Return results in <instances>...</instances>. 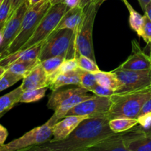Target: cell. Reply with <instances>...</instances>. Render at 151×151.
Segmentation results:
<instances>
[{"label":"cell","instance_id":"cell-11","mask_svg":"<svg viewBox=\"0 0 151 151\" xmlns=\"http://www.w3.org/2000/svg\"><path fill=\"white\" fill-rule=\"evenodd\" d=\"M110 97L94 95L91 98L78 103L72 107L66 116L78 115L88 117H106L111 106Z\"/></svg>","mask_w":151,"mask_h":151},{"label":"cell","instance_id":"cell-25","mask_svg":"<svg viewBox=\"0 0 151 151\" xmlns=\"http://www.w3.org/2000/svg\"><path fill=\"white\" fill-rule=\"evenodd\" d=\"M122 1L125 3V6L129 11V24L131 28L138 34L141 29L142 24L143 16H142L141 14H139L138 12L134 10V7L128 2V0H122Z\"/></svg>","mask_w":151,"mask_h":151},{"label":"cell","instance_id":"cell-10","mask_svg":"<svg viewBox=\"0 0 151 151\" xmlns=\"http://www.w3.org/2000/svg\"><path fill=\"white\" fill-rule=\"evenodd\" d=\"M29 7V0H24L7 20L0 38V60L7 55L9 47L17 36L23 18Z\"/></svg>","mask_w":151,"mask_h":151},{"label":"cell","instance_id":"cell-20","mask_svg":"<svg viewBox=\"0 0 151 151\" xmlns=\"http://www.w3.org/2000/svg\"><path fill=\"white\" fill-rule=\"evenodd\" d=\"M22 92L23 89L20 86L0 97V118L2 117L12 108L19 103V99Z\"/></svg>","mask_w":151,"mask_h":151},{"label":"cell","instance_id":"cell-46","mask_svg":"<svg viewBox=\"0 0 151 151\" xmlns=\"http://www.w3.org/2000/svg\"><path fill=\"white\" fill-rule=\"evenodd\" d=\"M150 44H151V43H150ZM150 59H151V50H150Z\"/></svg>","mask_w":151,"mask_h":151},{"label":"cell","instance_id":"cell-21","mask_svg":"<svg viewBox=\"0 0 151 151\" xmlns=\"http://www.w3.org/2000/svg\"><path fill=\"white\" fill-rule=\"evenodd\" d=\"M94 74L95 75L97 83L103 86L111 88L115 91H117L121 87L120 81H119L114 72H103V71L100 70L99 72H95Z\"/></svg>","mask_w":151,"mask_h":151},{"label":"cell","instance_id":"cell-34","mask_svg":"<svg viewBox=\"0 0 151 151\" xmlns=\"http://www.w3.org/2000/svg\"><path fill=\"white\" fill-rule=\"evenodd\" d=\"M148 113H151V97L145 102V104L143 105L141 111H140L138 117L143 116V115Z\"/></svg>","mask_w":151,"mask_h":151},{"label":"cell","instance_id":"cell-18","mask_svg":"<svg viewBox=\"0 0 151 151\" xmlns=\"http://www.w3.org/2000/svg\"><path fill=\"white\" fill-rule=\"evenodd\" d=\"M83 18V9L80 7L78 5L72 8L68 9L63 14L55 29L68 28V29L76 30L81 24Z\"/></svg>","mask_w":151,"mask_h":151},{"label":"cell","instance_id":"cell-37","mask_svg":"<svg viewBox=\"0 0 151 151\" xmlns=\"http://www.w3.org/2000/svg\"><path fill=\"white\" fill-rule=\"evenodd\" d=\"M24 0H10V5H11V13L13 12L24 2Z\"/></svg>","mask_w":151,"mask_h":151},{"label":"cell","instance_id":"cell-40","mask_svg":"<svg viewBox=\"0 0 151 151\" xmlns=\"http://www.w3.org/2000/svg\"><path fill=\"white\" fill-rule=\"evenodd\" d=\"M50 3H51L52 5H54V4H58V3L63 2V1H64V0H50Z\"/></svg>","mask_w":151,"mask_h":151},{"label":"cell","instance_id":"cell-41","mask_svg":"<svg viewBox=\"0 0 151 151\" xmlns=\"http://www.w3.org/2000/svg\"><path fill=\"white\" fill-rule=\"evenodd\" d=\"M6 23H7V22H6ZM6 23L0 24V38H1V34H2V32H3V30H4V27H5Z\"/></svg>","mask_w":151,"mask_h":151},{"label":"cell","instance_id":"cell-27","mask_svg":"<svg viewBox=\"0 0 151 151\" xmlns=\"http://www.w3.org/2000/svg\"><path fill=\"white\" fill-rule=\"evenodd\" d=\"M97 80L94 73L81 69V81H80V87L86 88L91 92V90L97 85Z\"/></svg>","mask_w":151,"mask_h":151},{"label":"cell","instance_id":"cell-19","mask_svg":"<svg viewBox=\"0 0 151 151\" xmlns=\"http://www.w3.org/2000/svg\"><path fill=\"white\" fill-rule=\"evenodd\" d=\"M81 72V69L78 68L75 70L58 74L50 81L49 88L52 91H55L60 87L67 85H77L79 86Z\"/></svg>","mask_w":151,"mask_h":151},{"label":"cell","instance_id":"cell-16","mask_svg":"<svg viewBox=\"0 0 151 151\" xmlns=\"http://www.w3.org/2000/svg\"><path fill=\"white\" fill-rule=\"evenodd\" d=\"M44 41L37 44L36 45L32 46L27 49L22 50H19L18 52L6 56L0 60V65L7 69V66L15 62L25 61V60H32L38 58L40 52Z\"/></svg>","mask_w":151,"mask_h":151},{"label":"cell","instance_id":"cell-33","mask_svg":"<svg viewBox=\"0 0 151 151\" xmlns=\"http://www.w3.org/2000/svg\"><path fill=\"white\" fill-rule=\"evenodd\" d=\"M93 94L97 96H100V97H111L115 94L114 90L109 88L108 87L103 86L97 84L94 88L91 91Z\"/></svg>","mask_w":151,"mask_h":151},{"label":"cell","instance_id":"cell-15","mask_svg":"<svg viewBox=\"0 0 151 151\" xmlns=\"http://www.w3.org/2000/svg\"><path fill=\"white\" fill-rule=\"evenodd\" d=\"M23 91L33 88H39L50 86V79L44 71L41 63L35 66L22 79L21 85Z\"/></svg>","mask_w":151,"mask_h":151},{"label":"cell","instance_id":"cell-26","mask_svg":"<svg viewBox=\"0 0 151 151\" xmlns=\"http://www.w3.org/2000/svg\"><path fill=\"white\" fill-rule=\"evenodd\" d=\"M64 60V58L57 56V57H52L43 60L41 62V64L44 68L47 75H48V77H50L58 70L59 66L61 65Z\"/></svg>","mask_w":151,"mask_h":151},{"label":"cell","instance_id":"cell-35","mask_svg":"<svg viewBox=\"0 0 151 151\" xmlns=\"http://www.w3.org/2000/svg\"><path fill=\"white\" fill-rule=\"evenodd\" d=\"M106 0H79L78 6L81 8L84 9L86 7L91 4L94 3H99V4H103Z\"/></svg>","mask_w":151,"mask_h":151},{"label":"cell","instance_id":"cell-23","mask_svg":"<svg viewBox=\"0 0 151 151\" xmlns=\"http://www.w3.org/2000/svg\"><path fill=\"white\" fill-rule=\"evenodd\" d=\"M138 124V119L135 118L118 117L109 120L110 128L116 134L126 132Z\"/></svg>","mask_w":151,"mask_h":151},{"label":"cell","instance_id":"cell-8","mask_svg":"<svg viewBox=\"0 0 151 151\" xmlns=\"http://www.w3.org/2000/svg\"><path fill=\"white\" fill-rule=\"evenodd\" d=\"M52 137V127L46 122L41 126L35 127L22 137L0 145V151L27 150L29 147L50 141Z\"/></svg>","mask_w":151,"mask_h":151},{"label":"cell","instance_id":"cell-43","mask_svg":"<svg viewBox=\"0 0 151 151\" xmlns=\"http://www.w3.org/2000/svg\"><path fill=\"white\" fill-rule=\"evenodd\" d=\"M5 72H6L5 68L3 67L2 66H1V65H0V77H1V75H2Z\"/></svg>","mask_w":151,"mask_h":151},{"label":"cell","instance_id":"cell-36","mask_svg":"<svg viewBox=\"0 0 151 151\" xmlns=\"http://www.w3.org/2000/svg\"><path fill=\"white\" fill-rule=\"evenodd\" d=\"M7 137H8L7 130L4 126L0 125V145L4 144Z\"/></svg>","mask_w":151,"mask_h":151},{"label":"cell","instance_id":"cell-31","mask_svg":"<svg viewBox=\"0 0 151 151\" xmlns=\"http://www.w3.org/2000/svg\"><path fill=\"white\" fill-rule=\"evenodd\" d=\"M137 35L142 38L147 44L151 43V21L146 14L143 16L142 24Z\"/></svg>","mask_w":151,"mask_h":151},{"label":"cell","instance_id":"cell-3","mask_svg":"<svg viewBox=\"0 0 151 151\" xmlns=\"http://www.w3.org/2000/svg\"><path fill=\"white\" fill-rule=\"evenodd\" d=\"M150 97L149 89L115 93L110 97L112 103L107 118L109 120L118 117L137 119L143 105Z\"/></svg>","mask_w":151,"mask_h":151},{"label":"cell","instance_id":"cell-22","mask_svg":"<svg viewBox=\"0 0 151 151\" xmlns=\"http://www.w3.org/2000/svg\"><path fill=\"white\" fill-rule=\"evenodd\" d=\"M40 63L41 61L38 58L32 60L15 62L7 66L6 69L11 73L24 78L35 66H37Z\"/></svg>","mask_w":151,"mask_h":151},{"label":"cell","instance_id":"cell-1","mask_svg":"<svg viewBox=\"0 0 151 151\" xmlns=\"http://www.w3.org/2000/svg\"><path fill=\"white\" fill-rule=\"evenodd\" d=\"M116 134L106 117H88L83 120L70 135L61 141H48L27 151H86L100 140Z\"/></svg>","mask_w":151,"mask_h":151},{"label":"cell","instance_id":"cell-4","mask_svg":"<svg viewBox=\"0 0 151 151\" xmlns=\"http://www.w3.org/2000/svg\"><path fill=\"white\" fill-rule=\"evenodd\" d=\"M88 91L87 89L80 86L62 91H52L47 102V107L54 111V114L47 123L52 128L53 125L60 119L66 116L67 113L72 107L95 95L88 94L87 93Z\"/></svg>","mask_w":151,"mask_h":151},{"label":"cell","instance_id":"cell-13","mask_svg":"<svg viewBox=\"0 0 151 151\" xmlns=\"http://www.w3.org/2000/svg\"><path fill=\"white\" fill-rule=\"evenodd\" d=\"M88 118L87 116L70 115L66 116L62 120L58 121L52 128V139L50 141H61L67 138L71 133L79 125L84 119Z\"/></svg>","mask_w":151,"mask_h":151},{"label":"cell","instance_id":"cell-30","mask_svg":"<svg viewBox=\"0 0 151 151\" xmlns=\"http://www.w3.org/2000/svg\"><path fill=\"white\" fill-rule=\"evenodd\" d=\"M78 68V62H77V58H70V59H65L63 61V63H61L59 68L58 69V70L52 74V75H50L49 77V79H50V81L54 77H55L56 75H58L60 73H63V72H69V71L75 70Z\"/></svg>","mask_w":151,"mask_h":151},{"label":"cell","instance_id":"cell-29","mask_svg":"<svg viewBox=\"0 0 151 151\" xmlns=\"http://www.w3.org/2000/svg\"><path fill=\"white\" fill-rule=\"evenodd\" d=\"M22 79L23 78L22 77L17 76L6 69V72L0 77V92L12 86Z\"/></svg>","mask_w":151,"mask_h":151},{"label":"cell","instance_id":"cell-32","mask_svg":"<svg viewBox=\"0 0 151 151\" xmlns=\"http://www.w3.org/2000/svg\"><path fill=\"white\" fill-rule=\"evenodd\" d=\"M11 15L10 0H4L0 6V24L6 23Z\"/></svg>","mask_w":151,"mask_h":151},{"label":"cell","instance_id":"cell-5","mask_svg":"<svg viewBox=\"0 0 151 151\" xmlns=\"http://www.w3.org/2000/svg\"><path fill=\"white\" fill-rule=\"evenodd\" d=\"M51 6L50 0H42L34 5H29L23 18L20 30L9 47L7 55L18 52L24 45Z\"/></svg>","mask_w":151,"mask_h":151},{"label":"cell","instance_id":"cell-24","mask_svg":"<svg viewBox=\"0 0 151 151\" xmlns=\"http://www.w3.org/2000/svg\"><path fill=\"white\" fill-rule=\"evenodd\" d=\"M48 87H43L39 88H33V89H28L23 91L19 103H33L42 99L45 96Z\"/></svg>","mask_w":151,"mask_h":151},{"label":"cell","instance_id":"cell-28","mask_svg":"<svg viewBox=\"0 0 151 151\" xmlns=\"http://www.w3.org/2000/svg\"><path fill=\"white\" fill-rule=\"evenodd\" d=\"M77 62H78V68L83 69V70L92 72V73H95V72L100 71V69L97 66L96 62L85 55H81L78 56L77 58Z\"/></svg>","mask_w":151,"mask_h":151},{"label":"cell","instance_id":"cell-6","mask_svg":"<svg viewBox=\"0 0 151 151\" xmlns=\"http://www.w3.org/2000/svg\"><path fill=\"white\" fill-rule=\"evenodd\" d=\"M101 4L99 3H94L83 9V18L81 24L77 29L75 40L76 58L82 55L96 62L93 44V28L96 15Z\"/></svg>","mask_w":151,"mask_h":151},{"label":"cell","instance_id":"cell-14","mask_svg":"<svg viewBox=\"0 0 151 151\" xmlns=\"http://www.w3.org/2000/svg\"><path fill=\"white\" fill-rule=\"evenodd\" d=\"M122 136L128 151H151V136L143 134L134 127Z\"/></svg>","mask_w":151,"mask_h":151},{"label":"cell","instance_id":"cell-17","mask_svg":"<svg viewBox=\"0 0 151 151\" xmlns=\"http://www.w3.org/2000/svg\"><path fill=\"white\" fill-rule=\"evenodd\" d=\"M128 151L125 147L122 134H116L109 136L88 147L86 151Z\"/></svg>","mask_w":151,"mask_h":151},{"label":"cell","instance_id":"cell-9","mask_svg":"<svg viewBox=\"0 0 151 151\" xmlns=\"http://www.w3.org/2000/svg\"><path fill=\"white\" fill-rule=\"evenodd\" d=\"M120 81L121 87L115 93L130 92L148 89L151 84L150 70H125L115 69L112 71Z\"/></svg>","mask_w":151,"mask_h":151},{"label":"cell","instance_id":"cell-44","mask_svg":"<svg viewBox=\"0 0 151 151\" xmlns=\"http://www.w3.org/2000/svg\"><path fill=\"white\" fill-rule=\"evenodd\" d=\"M3 1H4V0H0V6H1V4H2Z\"/></svg>","mask_w":151,"mask_h":151},{"label":"cell","instance_id":"cell-2","mask_svg":"<svg viewBox=\"0 0 151 151\" xmlns=\"http://www.w3.org/2000/svg\"><path fill=\"white\" fill-rule=\"evenodd\" d=\"M76 30L64 28L55 29L44 41L38 59L40 61L52 57L70 59L76 58Z\"/></svg>","mask_w":151,"mask_h":151},{"label":"cell","instance_id":"cell-42","mask_svg":"<svg viewBox=\"0 0 151 151\" xmlns=\"http://www.w3.org/2000/svg\"><path fill=\"white\" fill-rule=\"evenodd\" d=\"M42 0H29V5L32 6V5H34V4H37V3L40 2V1H41Z\"/></svg>","mask_w":151,"mask_h":151},{"label":"cell","instance_id":"cell-45","mask_svg":"<svg viewBox=\"0 0 151 151\" xmlns=\"http://www.w3.org/2000/svg\"><path fill=\"white\" fill-rule=\"evenodd\" d=\"M148 89L149 90H150V91H151V84H150V86H149V88H148Z\"/></svg>","mask_w":151,"mask_h":151},{"label":"cell","instance_id":"cell-38","mask_svg":"<svg viewBox=\"0 0 151 151\" xmlns=\"http://www.w3.org/2000/svg\"><path fill=\"white\" fill-rule=\"evenodd\" d=\"M145 14L147 15L148 16V18L150 19V20L151 21V1H150L148 4L146 6L145 10Z\"/></svg>","mask_w":151,"mask_h":151},{"label":"cell","instance_id":"cell-39","mask_svg":"<svg viewBox=\"0 0 151 151\" xmlns=\"http://www.w3.org/2000/svg\"><path fill=\"white\" fill-rule=\"evenodd\" d=\"M138 1H139V3L140 6H141L142 9V10L143 11H145L146 6L150 3L151 0H138Z\"/></svg>","mask_w":151,"mask_h":151},{"label":"cell","instance_id":"cell-7","mask_svg":"<svg viewBox=\"0 0 151 151\" xmlns=\"http://www.w3.org/2000/svg\"><path fill=\"white\" fill-rule=\"evenodd\" d=\"M66 10L67 6L64 1L52 5L41 19L32 36L19 50H25L45 41L50 34L56 29Z\"/></svg>","mask_w":151,"mask_h":151},{"label":"cell","instance_id":"cell-12","mask_svg":"<svg viewBox=\"0 0 151 151\" xmlns=\"http://www.w3.org/2000/svg\"><path fill=\"white\" fill-rule=\"evenodd\" d=\"M116 69L125 70H150L151 69L150 57L141 50L139 44L137 41L133 40L131 55Z\"/></svg>","mask_w":151,"mask_h":151}]
</instances>
